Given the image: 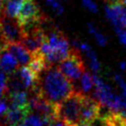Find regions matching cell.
Returning a JSON list of instances; mask_svg holds the SVG:
<instances>
[{
	"mask_svg": "<svg viewBox=\"0 0 126 126\" xmlns=\"http://www.w3.org/2000/svg\"><path fill=\"white\" fill-rule=\"evenodd\" d=\"M74 90L73 83L63 75L58 65H48L37 75L36 85L32 92L58 107Z\"/></svg>",
	"mask_w": 126,
	"mask_h": 126,
	"instance_id": "cell-1",
	"label": "cell"
},
{
	"mask_svg": "<svg viewBox=\"0 0 126 126\" xmlns=\"http://www.w3.org/2000/svg\"><path fill=\"white\" fill-rule=\"evenodd\" d=\"M45 32V38L39 53L45 58L48 65H58L71 54L70 43L59 29L47 26Z\"/></svg>",
	"mask_w": 126,
	"mask_h": 126,
	"instance_id": "cell-2",
	"label": "cell"
},
{
	"mask_svg": "<svg viewBox=\"0 0 126 126\" xmlns=\"http://www.w3.org/2000/svg\"><path fill=\"white\" fill-rule=\"evenodd\" d=\"M84 94L74 90L57 107L58 119L67 126H74L80 122V115Z\"/></svg>",
	"mask_w": 126,
	"mask_h": 126,
	"instance_id": "cell-3",
	"label": "cell"
},
{
	"mask_svg": "<svg viewBox=\"0 0 126 126\" xmlns=\"http://www.w3.org/2000/svg\"><path fill=\"white\" fill-rule=\"evenodd\" d=\"M58 68L71 83L77 82L85 72V66L77 50L71 49V54L68 58L58 64Z\"/></svg>",
	"mask_w": 126,
	"mask_h": 126,
	"instance_id": "cell-4",
	"label": "cell"
},
{
	"mask_svg": "<svg viewBox=\"0 0 126 126\" xmlns=\"http://www.w3.org/2000/svg\"><path fill=\"white\" fill-rule=\"evenodd\" d=\"M1 37L5 43H20L24 36V32L20 23L8 16H1L0 18Z\"/></svg>",
	"mask_w": 126,
	"mask_h": 126,
	"instance_id": "cell-5",
	"label": "cell"
},
{
	"mask_svg": "<svg viewBox=\"0 0 126 126\" xmlns=\"http://www.w3.org/2000/svg\"><path fill=\"white\" fill-rule=\"evenodd\" d=\"M100 106L101 105L94 97L84 94L82 110H81V115H80V122L90 124L94 119L98 117Z\"/></svg>",
	"mask_w": 126,
	"mask_h": 126,
	"instance_id": "cell-6",
	"label": "cell"
},
{
	"mask_svg": "<svg viewBox=\"0 0 126 126\" xmlns=\"http://www.w3.org/2000/svg\"><path fill=\"white\" fill-rule=\"evenodd\" d=\"M105 10L107 18L114 27L126 28V5L110 4Z\"/></svg>",
	"mask_w": 126,
	"mask_h": 126,
	"instance_id": "cell-7",
	"label": "cell"
},
{
	"mask_svg": "<svg viewBox=\"0 0 126 126\" xmlns=\"http://www.w3.org/2000/svg\"><path fill=\"white\" fill-rule=\"evenodd\" d=\"M6 50H8L16 58L20 66H28L32 59V54L22 46L21 43L8 44Z\"/></svg>",
	"mask_w": 126,
	"mask_h": 126,
	"instance_id": "cell-8",
	"label": "cell"
},
{
	"mask_svg": "<svg viewBox=\"0 0 126 126\" xmlns=\"http://www.w3.org/2000/svg\"><path fill=\"white\" fill-rule=\"evenodd\" d=\"M14 74L20 80L25 90H30V92H32L34 89L36 85V81H37V76L32 71L29 67L21 66Z\"/></svg>",
	"mask_w": 126,
	"mask_h": 126,
	"instance_id": "cell-9",
	"label": "cell"
},
{
	"mask_svg": "<svg viewBox=\"0 0 126 126\" xmlns=\"http://www.w3.org/2000/svg\"><path fill=\"white\" fill-rule=\"evenodd\" d=\"M19 62L16 58L8 50H5L0 56V70L8 74H14L19 70Z\"/></svg>",
	"mask_w": 126,
	"mask_h": 126,
	"instance_id": "cell-10",
	"label": "cell"
},
{
	"mask_svg": "<svg viewBox=\"0 0 126 126\" xmlns=\"http://www.w3.org/2000/svg\"><path fill=\"white\" fill-rule=\"evenodd\" d=\"M74 46L78 47L81 51L85 54L87 59H89L90 68L94 71V72H98L101 69V65H100V62L97 59V56L93 50V48L88 44L83 43V42H77V41L74 42Z\"/></svg>",
	"mask_w": 126,
	"mask_h": 126,
	"instance_id": "cell-11",
	"label": "cell"
},
{
	"mask_svg": "<svg viewBox=\"0 0 126 126\" xmlns=\"http://www.w3.org/2000/svg\"><path fill=\"white\" fill-rule=\"evenodd\" d=\"M31 109H20L15 107H9L5 114L6 120L9 125L18 126L20 122L23 121V119L29 114Z\"/></svg>",
	"mask_w": 126,
	"mask_h": 126,
	"instance_id": "cell-12",
	"label": "cell"
},
{
	"mask_svg": "<svg viewBox=\"0 0 126 126\" xmlns=\"http://www.w3.org/2000/svg\"><path fill=\"white\" fill-rule=\"evenodd\" d=\"M30 98L31 95L27 91H12L9 94V101L11 104L10 107H15L20 109H29Z\"/></svg>",
	"mask_w": 126,
	"mask_h": 126,
	"instance_id": "cell-13",
	"label": "cell"
},
{
	"mask_svg": "<svg viewBox=\"0 0 126 126\" xmlns=\"http://www.w3.org/2000/svg\"><path fill=\"white\" fill-rule=\"evenodd\" d=\"M80 80H81L80 81V86H81V90H82L83 94H86L88 93H91L92 91H94V75L91 74L88 71H85Z\"/></svg>",
	"mask_w": 126,
	"mask_h": 126,
	"instance_id": "cell-14",
	"label": "cell"
},
{
	"mask_svg": "<svg viewBox=\"0 0 126 126\" xmlns=\"http://www.w3.org/2000/svg\"><path fill=\"white\" fill-rule=\"evenodd\" d=\"M45 124L47 123L41 116L32 111H30L29 114L23 119V121L18 126H44Z\"/></svg>",
	"mask_w": 126,
	"mask_h": 126,
	"instance_id": "cell-15",
	"label": "cell"
},
{
	"mask_svg": "<svg viewBox=\"0 0 126 126\" xmlns=\"http://www.w3.org/2000/svg\"><path fill=\"white\" fill-rule=\"evenodd\" d=\"M88 27V31L92 35L94 36V38L95 39V41L97 42L99 46L101 47H105L108 42V38L106 35H104L101 32H99V30L95 27V25L93 23H88L87 24Z\"/></svg>",
	"mask_w": 126,
	"mask_h": 126,
	"instance_id": "cell-16",
	"label": "cell"
},
{
	"mask_svg": "<svg viewBox=\"0 0 126 126\" xmlns=\"http://www.w3.org/2000/svg\"><path fill=\"white\" fill-rule=\"evenodd\" d=\"M110 126H126L125 118L121 113H112L110 116Z\"/></svg>",
	"mask_w": 126,
	"mask_h": 126,
	"instance_id": "cell-17",
	"label": "cell"
},
{
	"mask_svg": "<svg viewBox=\"0 0 126 126\" xmlns=\"http://www.w3.org/2000/svg\"><path fill=\"white\" fill-rule=\"evenodd\" d=\"M8 77L2 70H0V99L8 90Z\"/></svg>",
	"mask_w": 126,
	"mask_h": 126,
	"instance_id": "cell-18",
	"label": "cell"
},
{
	"mask_svg": "<svg viewBox=\"0 0 126 126\" xmlns=\"http://www.w3.org/2000/svg\"><path fill=\"white\" fill-rule=\"evenodd\" d=\"M47 3L52 8V9L58 14V15H61L64 11L61 3L59 2V0H46Z\"/></svg>",
	"mask_w": 126,
	"mask_h": 126,
	"instance_id": "cell-19",
	"label": "cell"
},
{
	"mask_svg": "<svg viewBox=\"0 0 126 126\" xmlns=\"http://www.w3.org/2000/svg\"><path fill=\"white\" fill-rule=\"evenodd\" d=\"M89 126H110V116L109 117H96L93 122H91Z\"/></svg>",
	"mask_w": 126,
	"mask_h": 126,
	"instance_id": "cell-20",
	"label": "cell"
},
{
	"mask_svg": "<svg viewBox=\"0 0 126 126\" xmlns=\"http://www.w3.org/2000/svg\"><path fill=\"white\" fill-rule=\"evenodd\" d=\"M83 6L86 8L87 10L93 12V13H96L98 12V8L97 5L94 2V0H82Z\"/></svg>",
	"mask_w": 126,
	"mask_h": 126,
	"instance_id": "cell-21",
	"label": "cell"
},
{
	"mask_svg": "<svg viewBox=\"0 0 126 126\" xmlns=\"http://www.w3.org/2000/svg\"><path fill=\"white\" fill-rule=\"evenodd\" d=\"M115 32L118 35L120 41L124 46H126V28L123 27H115Z\"/></svg>",
	"mask_w": 126,
	"mask_h": 126,
	"instance_id": "cell-22",
	"label": "cell"
},
{
	"mask_svg": "<svg viewBox=\"0 0 126 126\" xmlns=\"http://www.w3.org/2000/svg\"><path fill=\"white\" fill-rule=\"evenodd\" d=\"M8 105L4 102V101H1L0 100V115L6 114L7 110H8Z\"/></svg>",
	"mask_w": 126,
	"mask_h": 126,
	"instance_id": "cell-23",
	"label": "cell"
},
{
	"mask_svg": "<svg viewBox=\"0 0 126 126\" xmlns=\"http://www.w3.org/2000/svg\"><path fill=\"white\" fill-rule=\"evenodd\" d=\"M110 5L112 4H122L126 5V0H107Z\"/></svg>",
	"mask_w": 126,
	"mask_h": 126,
	"instance_id": "cell-24",
	"label": "cell"
},
{
	"mask_svg": "<svg viewBox=\"0 0 126 126\" xmlns=\"http://www.w3.org/2000/svg\"><path fill=\"white\" fill-rule=\"evenodd\" d=\"M6 47H7V44L5 43L2 39H0V56L6 50Z\"/></svg>",
	"mask_w": 126,
	"mask_h": 126,
	"instance_id": "cell-25",
	"label": "cell"
},
{
	"mask_svg": "<svg viewBox=\"0 0 126 126\" xmlns=\"http://www.w3.org/2000/svg\"><path fill=\"white\" fill-rule=\"evenodd\" d=\"M120 68L122 71H125L126 70V62L125 61H121L120 62Z\"/></svg>",
	"mask_w": 126,
	"mask_h": 126,
	"instance_id": "cell-26",
	"label": "cell"
},
{
	"mask_svg": "<svg viewBox=\"0 0 126 126\" xmlns=\"http://www.w3.org/2000/svg\"><path fill=\"white\" fill-rule=\"evenodd\" d=\"M5 6V0H0V13L2 11V9L4 8ZM0 18H1V14H0Z\"/></svg>",
	"mask_w": 126,
	"mask_h": 126,
	"instance_id": "cell-27",
	"label": "cell"
},
{
	"mask_svg": "<svg viewBox=\"0 0 126 126\" xmlns=\"http://www.w3.org/2000/svg\"><path fill=\"white\" fill-rule=\"evenodd\" d=\"M44 126H53V124H52V122H51V123H47V124H45Z\"/></svg>",
	"mask_w": 126,
	"mask_h": 126,
	"instance_id": "cell-28",
	"label": "cell"
},
{
	"mask_svg": "<svg viewBox=\"0 0 126 126\" xmlns=\"http://www.w3.org/2000/svg\"><path fill=\"white\" fill-rule=\"evenodd\" d=\"M124 118H125V123H126V116H124Z\"/></svg>",
	"mask_w": 126,
	"mask_h": 126,
	"instance_id": "cell-29",
	"label": "cell"
},
{
	"mask_svg": "<svg viewBox=\"0 0 126 126\" xmlns=\"http://www.w3.org/2000/svg\"><path fill=\"white\" fill-rule=\"evenodd\" d=\"M9 126H15V125H9Z\"/></svg>",
	"mask_w": 126,
	"mask_h": 126,
	"instance_id": "cell-30",
	"label": "cell"
},
{
	"mask_svg": "<svg viewBox=\"0 0 126 126\" xmlns=\"http://www.w3.org/2000/svg\"><path fill=\"white\" fill-rule=\"evenodd\" d=\"M123 116H124V115H123Z\"/></svg>",
	"mask_w": 126,
	"mask_h": 126,
	"instance_id": "cell-31",
	"label": "cell"
}]
</instances>
